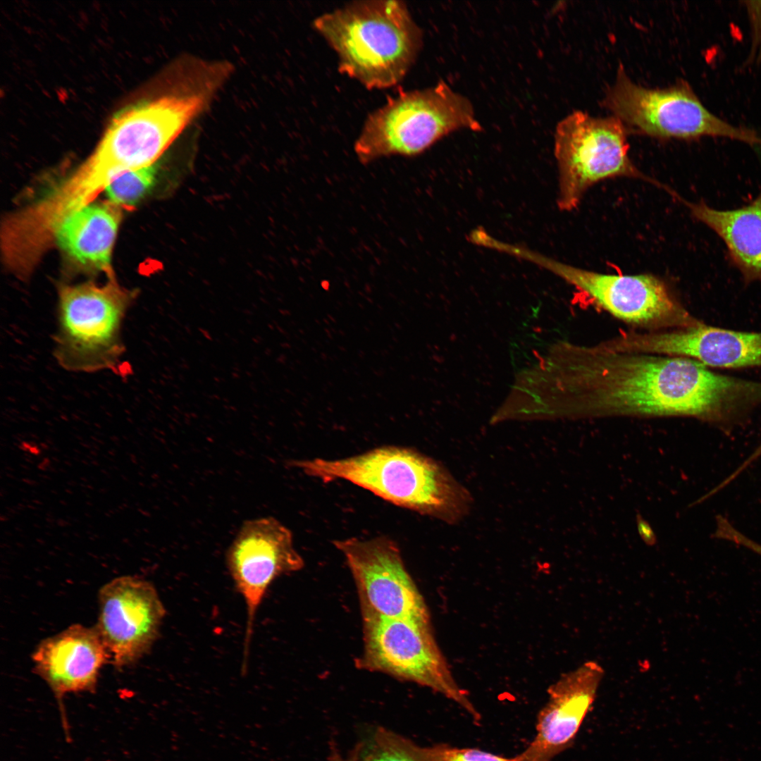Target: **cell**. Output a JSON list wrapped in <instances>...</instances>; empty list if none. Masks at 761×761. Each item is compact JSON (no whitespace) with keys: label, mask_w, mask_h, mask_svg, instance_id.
I'll list each match as a JSON object with an SVG mask.
<instances>
[{"label":"cell","mask_w":761,"mask_h":761,"mask_svg":"<svg viewBox=\"0 0 761 761\" xmlns=\"http://www.w3.org/2000/svg\"><path fill=\"white\" fill-rule=\"evenodd\" d=\"M747 9L753 27L755 57L761 59V1H748Z\"/></svg>","instance_id":"22"},{"label":"cell","mask_w":761,"mask_h":761,"mask_svg":"<svg viewBox=\"0 0 761 761\" xmlns=\"http://www.w3.org/2000/svg\"><path fill=\"white\" fill-rule=\"evenodd\" d=\"M536 416L695 417L722 429L745 405L741 378L686 357L554 345L536 369Z\"/></svg>","instance_id":"1"},{"label":"cell","mask_w":761,"mask_h":761,"mask_svg":"<svg viewBox=\"0 0 761 761\" xmlns=\"http://www.w3.org/2000/svg\"><path fill=\"white\" fill-rule=\"evenodd\" d=\"M313 26L336 53L340 71L369 89L398 84L422 46V32L402 1H354Z\"/></svg>","instance_id":"3"},{"label":"cell","mask_w":761,"mask_h":761,"mask_svg":"<svg viewBox=\"0 0 761 761\" xmlns=\"http://www.w3.org/2000/svg\"><path fill=\"white\" fill-rule=\"evenodd\" d=\"M32 659L35 672L55 695L63 728L68 729L61 705L63 696L94 691L99 672L111 656L96 627L74 624L43 640Z\"/></svg>","instance_id":"16"},{"label":"cell","mask_w":761,"mask_h":761,"mask_svg":"<svg viewBox=\"0 0 761 761\" xmlns=\"http://www.w3.org/2000/svg\"><path fill=\"white\" fill-rule=\"evenodd\" d=\"M361 759L362 761H414L404 754L373 740L367 748L361 744Z\"/></svg>","instance_id":"21"},{"label":"cell","mask_w":761,"mask_h":761,"mask_svg":"<svg viewBox=\"0 0 761 761\" xmlns=\"http://www.w3.org/2000/svg\"><path fill=\"white\" fill-rule=\"evenodd\" d=\"M603 676L602 667L588 661L548 688L549 700L537 716L536 734L517 755L521 761H552L574 744Z\"/></svg>","instance_id":"15"},{"label":"cell","mask_w":761,"mask_h":761,"mask_svg":"<svg viewBox=\"0 0 761 761\" xmlns=\"http://www.w3.org/2000/svg\"><path fill=\"white\" fill-rule=\"evenodd\" d=\"M760 457H761V443L731 474L722 481V485L724 487L728 485Z\"/></svg>","instance_id":"23"},{"label":"cell","mask_w":761,"mask_h":761,"mask_svg":"<svg viewBox=\"0 0 761 761\" xmlns=\"http://www.w3.org/2000/svg\"><path fill=\"white\" fill-rule=\"evenodd\" d=\"M120 209L109 202H91L61 223L54 243L78 268L113 276L111 260L122 218Z\"/></svg>","instance_id":"17"},{"label":"cell","mask_w":761,"mask_h":761,"mask_svg":"<svg viewBox=\"0 0 761 761\" xmlns=\"http://www.w3.org/2000/svg\"><path fill=\"white\" fill-rule=\"evenodd\" d=\"M559 169L557 205L572 211L586 190L607 178H643L629 154L626 128L615 116L595 118L575 111L562 120L555 135Z\"/></svg>","instance_id":"9"},{"label":"cell","mask_w":761,"mask_h":761,"mask_svg":"<svg viewBox=\"0 0 761 761\" xmlns=\"http://www.w3.org/2000/svg\"><path fill=\"white\" fill-rule=\"evenodd\" d=\"M605 105L624 124L649 136L724 137L761 147V137L756 132L714 115L683 82L665 89H647L633 82L620 66Z\"/></svg>","instance_id":"7"},{"label":"cell","mask_w":761,"mask_h":761,"mask_svg":"<svg viewBox=\"0 0 761 761\" xmlns=\"http://www.w3.org/2000/svg\"><path fill=\"white\" fill-rule=\"evenodd\" d=\"M328 761H362L361 744H358L346 756L342 755L337 748L332 745Z\"/></svg>","instance_id":"24"},{"label":"cell","mask_w":761,"mask_h":761,"mask_svg":"<svg viewBox=\"0 0 761 761\" xmlns=\"http://www.w3.org/2000/svg\"><path fill=\"white\" fill-rule=\"evenodd\" d=\"M156 174L155 164L121 173L104 190L108 202L120 208L135 207L154 186Z\"/></svg>","instance_id":"20"},{"label":"cell","mask_w":761,"mask_h":761,"mask_svg":"<svg viewBox=\"0 0 761 761\" xmlns=\"http://www.w3.org/2000/svg\"><path fill=\"white\" fill-rule=\"evenodd\" d=\"M616 350L680 357L706 366L761 367V332H743L700 326L648 332H620L613 339Z\"/></svg>","instance_id":"14"},{"label":"cell","mask_w":761,"mask_h":761,"mask_svg":"<svg viewBox=\"0 0 761 761\" xmlns=\"http://www.w3.org/2000/svg\"><path fill=\"white\" fill-rule=\"evenodd\" d=\"M373 739L414 761H521L517 755L506 757L475 748H459L446 743L421 746L383 727L376 729Z\"/></svg>","instance_id":"19"},{"label":"cell","mask_w":761,"mask_h":761,"mask_svg":"<svg viewBox=\"0 0 761 761\" xmlns=\"http://www.w3.org/2000/svg\"><path fill=\"white\" fill-rule=\"evenodd\" d=\"M360 669L388 674L431 688L464 709L476 723L481 715L455 681L433 636L430 621L363 616Z\"/></svg>","instance_id":"8"},{"label":"cell","mask_w":761,"mask_h":761,"mask_svg":"<svg viewBox=\"0 0 761 761\" xmlns=\"http://www.w3.org/2000/svg\"><path fill=\"white\" fill-rule=\"evenodd\" d=\"M482 128L470 101L445 82L400 92L366 118L354 144L361 163L417 155L454 131Z\"/></svg>","instance_id":"4"},{"label":"cell","mask_w":761,"mask_h":761,"mask_svg":"<svg viewBox=\"0 0 761 761\" xmlns=\"http://www.w3.org/2000/svg\"><path fill=\"white\" fill-rule=\"evenodd\" d=\"M98 600L96 628L113 664H135L151 648L166 615L156 589L142 578L123 576L103 586Z\"/></svg>","instance_id":"13"},{"label":"cell","mask_w":761,"mask_h":761,"mask_svg":"<svg viewBox=\"0 0 761 761\" xmlns=\"http://www.w3.org/2000/svg\"><path fill=\"white\" fill-rule=\"evenodd\" d=\"M355 581L361 614L430 621L425 602L397 543L386 536L333 541Z\"/></svg>","instance_id":"12"},{"label":"cell","mask_w":761,"mask_h":761,"mask_svg":"<svg viewBox=\"0 0 761 761\" xmlns=\"http://www.w3.org/2000/svg\"><path fill=\"white\" fill-rule=\"evenodd\" d=\"M528 258L563 279L594 305L626 323L653 330L688 328L703 323L655 276L602 273L543 256Z\"/></svg>","instance_id":"10"},{"label":"cell","mask_w":761,"mask_h":761,"mask_svg":"<svg viewBox=\"0 0 761 761\" xmlns=\"http://www.w3.org/2000/svg\"><path fill=\"white\" fill-rule=\"evenodd\" d=\"M211 68L194 82L120 110L95 151L126 171L154 164L208 104L223 76Z\"/></svg>","instance_id":"6"},{"label":"cell","mask_w":761,"mask_h":761,"mask_svg":"<svg viewBox=\"0 0 761 761\" xmlns=\"http://www.w3.org/2000/svg\"><path fill=\"white\" fill-rule=\"evenodd\" d=\"M136 295L114 276L101 285L61 284L54 348L58 364L73 372L115 371L125 350L123 321Z\"/></svg>","instance_id":"5"},{"label":"cell","mask_w":761,"mask_h":761,"mask_svg":"<svg viewBox=\"0 0 761 761\" xmlns=\"http://www.w3.org/2000/svg\"><path fill=\"white\" fill-rule=\"evenodd\" d=\"M683 202L694 218L722 239L745 280L761 282V191L750 204L733 210L714 209L703 202Z\"/></svg>","instance_id":"18"},{"label":"cell","mask_w":761,"mask_h":761,"mask_svg":"<svg viewBox=\"0 0 761 761\" xmlns=\"http://www.w3.org/2000/svg\"><path fill=\"white\" fill-rule=\"evenodd\" d=\"M225 564L247 610L242 668L247 669L257 611L272 583L295 572L304 560L290 529L272 516L245 521L225 553Z\"/></svg>","instance_id":"11"},{"label":"cell","mask_w":761,"mask_h":761,"mask_svg":"<svg viewBox=\"0 0 761 761\" xmlns=\"http://www.w3.org/2000/svg\"><path fill=\"white\" fill-rule=\"evenodd\" d=\"M292 466L323 482L347 481L395 505L454 524L472 499L439 462L412 448L383 446L338 459L298 460Z\"/></svg>","instance_id":"2"},{"label":"cell","mask_w":761,"mask_h":761,"mask_svg":"<svg viewBox=\"0 0 761 761\" xmlns=\"http://www.w3.org/2000/svg\"><path fill=\"white\" fill-rule=\"evenodd\" d=\"M738 543L739 546L743 547L761 557V544L747 536H741L738 540Z\"/></svg>","instance_id":"25"}]
</instances>
